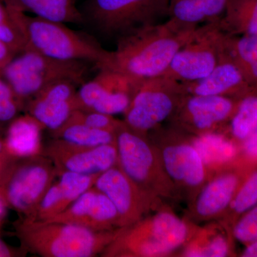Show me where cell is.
Returning a JSON list of instances; mask_svg holds the SVG:
<instances>
[{"label":"cell","instance_id":"6","mask_svg":"<svg viewBox=\"0 0 257 257\" xmlns=\"http://www.w3.org/2000/svg\"><path fill=\"white\" fill-rule=\"evenodd\" d=\"M91 67L96 66L87 61L57 60L26 50L10 61L1 77L25 109L29 100L54 83L70 81L79 87L87 81Z\"/></svg>","mask_w":257,"mask_h":257},{"label":"cell","instance_id":"3","mask_svg":"<svg viewBox=\"0 0 257 257\" xmlns=\"http://www.w3.org/2000/svg\"><path fill=\"white\" fill-rule=\"evenodd\" d=\"M22 248L43 257H92L101 254L120 228L96 231L67 223L20 216L14 224Z\"/></svg>","mask_w":257,"mask_h":257},{"label":"cell","instance_id":"4","mask_svg":"<svg viewBox=\"0 0 257 257\" xmlns=\"http://www.w3.org/2000/svg\"><path fill=\"white\" fill-rule=\"evenodd\" d=\"M8 9L23 34L26 50L57 60L87 61L98 69L105 63L109 50L91 35L74 31L64 23Z\"/></svg>","mask_w":257,"mask_h":257},{"label":"cell","instance_id":"38","mask_svg":"<svg viewBox=\"0 0 257 257\" xmlns=\"http://www.w3.org/2000/svg\"><path fill=\"white\" fill-rule=\"evenodd\" d=\"M8 209L10 208L8 207V203L5 199L1 187H0V230H1L2 226L6 219Z\"/></svg>","mask_w":257,"mask_h":257},{"label":"cell","instance_id":"37","mask_svg":"<svg viewBox=\"0 0 257 257\" xmlns=\"http://www.w3.org/2000/svg\"><path fill=\"white\" fill-rule=\"evenodd\" d=\"M15 56V54L2 42H0V76L5 66L9 63Z\"/></svg>","mask_w":257,"mask_h":257},{"label":"cell","instance_id":"27","mask_svg":"<svg viewBox=\"0 0 257 257\" xmlns=\"http://www.w3.org/2000/svg\"><path fill=\"white\" fill-rule=\"evenodd\" d=\"M257 126V88L239 99L232 117L225 128V135L242 143Z\"/></svg>","mask_w":257,"mask_h":257},{"label":"cell","instance_id":"12","mask_svg":"<svg viewBox=\"0 0 257 257\" xmlns=\"http://www.w3.org/2000/svg\"><path fill=\"white\" fill-rule=\"evenodd\" d=\"M239 99L187 94L167 121L173 127L192 136L224 133Z\"/></svg>","mask_w":257,"mask_h":257},{"label":"cell","instance_id":"35","mask_svg":"<svg viewBox=\"0 0 257 257\" xmlns=\"http://www.w3.org/2000/svg\"><path fill=\"white\" fill-rule=\"evenodd\" d=\"M245 156L251 160H257V126L242 143Z\"/></svg>","mask_w":257,"mask_h":257},{"label":"cell","instance_id":"15","mask_svg":"<svg viewBox=\"0 0 257 257\" xmlns=\"http://www.w3.org/2000/svg\"><path fill=\"white\" fill-rule=\"evenodd\" d=\"M246 177L234 164L213 174L188 203L186 219L197 224L220 219Z\"/></svg>","mask_w":257,"mask_h":257},{"label":"cell","instance_id":"9","mask_svg":"<svg viewBox=\"0 0 257 257\" xmlns=\"http://www.w3.org/2000/svg\"><path fill=\"white\" fill-rule=\"evenodd\" d=\"M58 170L42 155L16 159L0 178L8 207L23 216L34 217Z\"/></svg>","mask_w":257,"mask_h":257},{"label":"cell","instance_id":"31","mask_svg":"<svg viewBox=\"0 0 257 257\" xmlns=\"http://www.w3.org/2000/svg\"><path fill=\"white\" fill-rule=\"evenodd\" d=\"M234 239L245 245L257 241V206L243 213L231 226Z\"/></svg>","mask_w":257,"mask_h":257},{"label":"cell","instance_id":"2","mask_svg":"<svg viewBox=\"0 0 257 257\" xmlns=\"http://www.w3.org/2000/svg\"><path fill=\"white\" fill-rule=\"evenodd\" d=\"M199 224L179 217L167 205L120 228L101 253L105 257H162L177 254Z\"/></svg>","mask_w":257,"mask_h":257},{"label":"cell","instance_id":"22","mask_svg":"<svg viewBox=\"0 0 257 257\" xmlns=\"http://www.w3.org/2000/svg\"><path fill=\"white\" fill-rule=\"evenodd\" d=\"M229 0H170L167 20L186 30L222 18Z\"/></svg>","mask_w":257,"mask_h":257},{"label":"cell","instance_id":"7","mask_svg":"<svg viewBox=\"0 0 257 257\" xmlns=\"http://www.w3.org/2000/svg\"><path fill=\"white\" fill-rule=\"evenodd\" d=\"M115 138L117 165L142 192L162 203L179 200L156 147L148 135L134 131L122 121L115 131Z\"/></svg>","mask_w":257,"mask_h":257},{"label":"cell","instance_id":"21","mask_svg":"<svg viewBox=\"0 0 257 257\" xmlns=\"http://www.w3.org/2000/svg\"><path fill=\"white\" fill-rule=\"evenodd\" d=\"M229 233L231 229L221 220L206 223L196 230L188 242L176 256L225 257L232 254Z\"/></svg>","mask_w":257,"mask_h":257},{"label":"cell","instance_id":"8","mask_svg":"<svg viewBox=\"0 0 257 257\" xmlns=\"http://www.w3.org/2000/svg\"><path fill=\"white\" fill-rule=\"evenodd\" d=\"M179 199L189 203L210 177L190 135L173 126H161L148 134Z\"/></svg>","mask_w":257,"mask_h":257},{"label":"cell","instance_id":"14","mask_svg":"<svg viewBox=\"0 0 257 257\" xmlns=\"http://www.w3.org/2000/svg\"><path fill=\"white\" fill-rule=\"evenodd\" d=\"M94 187L114 204L120 228L133 224L165 205L142 192L117 165L98 176Z\"/></svg>","mask_w":257,"mask_h":257},{"label":"cell","instance_id":"23","mask_svg":"<svg viewBox=\"0 0 257 257\" xmlns=\"http://www.w3.org/2000/svg\"><path fill=\"white\" fill-rule=\"evenodd\" d=\"M43 130V126L30 114L19 115L5 128V143L10 153L16 159L42 155Z\"/></svg>","mask_w":257,"mask_h":257},{"label":"cell","instance_id":"32","mask_svg":"<svg viewBox=\"0 0 257 257\" xmlns=\"http://www.w3.org/2000/svg\"><path fill=\"white\" fill-rule=\"evenodd\" d=\"M23 109L21 103L0 76V130H5Z\"/></svg>","mask_w":257,"mask_h":257},{"label":"cell","instance_id":"24","mask_svg":"<svg viewBox=\"0 0 257 257\" xmlns=\"http://www.w3.org/2000/svg\"><path fill=\"white\" fill-rule=\"evenodd\" d=\"M194 147L207 167L210 177L213 174L236 162L239 148L236 142L223 133L190 135Z\"/></svg>","mask_w":257,"mask_h":257},{"label":"cell","instance_id":"33","mask_svg":"<svg viewBox=\"0 0 257 257\" xmlns=\"http://www.w3.org/2000/svg\"><path fill=\"white\" fill-rule=\"evenodd\" d=\"M0 42L15 55L26 50V43L23 34L10 15L8 20L0 23Z\"/></svg>","mask_w":257,"mask_h":257},{"label":"cell","instance_id":"29","mask_svg":"<svg viewBox=\"0 0 257 257\" xmlns=\"http://www.w3.org/2000/svg\"><path fill=\"white\" fill-rule=\"evenodd\" d=\"M257 206V170L248 175L235 194L232 202L222 217V221L231 229L239 216Z\"/></svg>","mask_w":257,"mask_h":257},{"label":"cell","instance_id":"11","mask_svg":"<svg viewBox=\"0 0 257 257\" xmlns=\"http://www.w3.org/2000/svg\"><path fill=\"white\" fill-rule=\"evenodd\" d=\"M226 35L220 19L198 27L162 75L181 82H194L207 77L219 62Z\"/></svg>","mask_w":257,"mask_h":257},{"label":"cell","instance_id":"40","mask_svg":"<svg viewBox=\"0 0 257 257\" xmlns=\"http://www.w3.org/2000/svg\"><path fill=\"white\" fill-rule=\"evenodd\" d=\"M10 18V13L5 4V0H0V23Z\"/></svg>","mask_w":257,"mask_h":257},{"label":"cell","instance_id":"26","mask_svg":"<svg viewBox=\"0 0 257 257\" xmlns=\"http://www.w3.org/2000/svg\"><path fill=\"white\" fill-rule=\"evenodd\" d=\"M220 23L229 35L257 37V0H229Z\"/></svg>","mask_w":257,"mask_h":257},{"label":"cell","instance_id":"17","mask_svg":"<svg viewBox=\"0 0 257 257\" xmlns=\"http://www.w3.org/2000/svg\"><path fill=\"white\" fill-rule=\"evenodd\" d=\"M77 84L70 81L54 83L26 103L25 109L51 133L67 123L77 109Z\"/></svg>","mask_w":257,"mask_h":257},{"label":"cell","instance_id":"16","mask_svg":"<svg viewBox=\"0 0 257 257\" xmlns=\"http://www.w3.org/2000/svg\"><path fill=\"white\" fill-rule=\"evenodd\" d=\"M43 154L52 160L57 170L80 175L99 176L118 163L116 143L84 147L54 139L44 149Z\"/></svg>","mask_w":257,"mask_h":257},{"label":"cell","instance_id":"28","mask_svg":"<svg viewBox=\"0 0 257 257\" xmlns=\"http://www.w3.org/2000/svg\"><path fill=\"white\" fill-rule=\"evenodd\" d=\"M51 135L54 139L78 147H94L116 143L114 133L79 123L67 122Z\"/></svg>","mask_w":257,"mask_h":257},{"label":"cell","instance_id":"13","mask_svg":"<svg viewBox=\"0 0 257 257\" xmlns=\"http://www.w3.org/2000/svg\"><path fill=\"white\" fill-rule=\"evenodd\" d=\"M95 77L79 86L76 92L77 109L103 114H124L139 81L108 69H99Z\"/></svg>","mask_w":257,"mask_h":257},{"label":"cell","instance_id":"34","mask_svg":"<svg viewBox=\"0 0 257 257\" xmlns=\"http://www.w3.org/2000/svg\"><path fill=\"white\" fill-rule=\"evenodd\" d=\"M5 130H0V178L16 158L10 153L5 140Z\"/></svg>","mask_w":257,"mask_h":257},{"label":"cell","instance_id":"25","mask_svg":"<svg viewBox=\"0 0 257 257\" xmlns=\"http://www.w3.org/2000/svg\"><path fill=\"white\" fill-rule=\"evenodd\" d=\"M7 8L61 23L82 25V17L74 0H5Z\"/></svg>","mask_w":257,"mask_h":257},{"label":"cell","instance_id":"1","mask_svg":"<svg viewBox=\"0 0 257 257\" xmlns=\"http://www.w3.org/2000/svg\"><path fill=\"white\" fill-rule=\"evenodd\" d=\"M196 29L180 28L167 20L144 29L116 42L100 69H110L135 81L162 75Z\"/></svg>","mask_w":257,"mask_h":257},{"label":"cell","instance_id":"36","mask_svg":"<svg viewBox=\"0 0 257 257\" xmlns=\"http://www.w3.org/2000/svg\"><path fill=\"white\" fill-rule=\"evenodd\" d=\"M25 250L17 249L13 246H10L5 242L4 240L2 239L0 236V257H15L23 256L25 252H23Z\"/></svg>","mask_w":257,"mask_h":257},{"label":"cell","instance_id":"18","mask_svg":"<svg viewBox=\"0 0 257 257\" xmlns=\"http://www.w3.org/2000/svg\"><path fill=\"white\" fill-rule=\"evenodd\" d=\"M46 221L77 225L96 231L120 228L114 204L94 187L83 193L65 210Z\"/></svg>","mask_w":257,"mask_h":257},{"label":"cell","instance_id":"30","mask_svg":"<svg viewBox=\"0 0 257 257\" xmlns=\"http://www.w3.org/2000/svg\"><path fill=\"white\" fill-rule=\"evenodd\" d=\"M67 122L79 123L98 130L114 133L122 122L112 115L103 114L98 111L77 109L72 113Z\"/></svg>","mask_w":257,"mask_h":257},{"label":"cell","instance_id":"19","mask_svg":"<svg viewBox=\"0 0 257 257\" xmlns=\"http://www.w3.org/2000/svg\"><path fill=\"white\" fill-rule=\"evenodd\" d=\"M187 93L195 95L223 96L241 99L256 88L250 85L226 49L207 77L192 82H182Z\"/></svg>","mask_w":257,"mask_h":257},{"label":"cell","instance_id":"20","mask_svg":"<svg viewBox=\"0 0 257 257\" xmlns=\"http://www.w3.org/2000/svg\"><path fill=\"white\" fill-rule=\"evenodd\" d=\"M97 177L58 171L57 178L44 196L34 217L48 220L60 214L83 193L94 187Z\"/></svg>","mask_w":257,"mask_h":257},{"label":"cell","instance_id":"39","mask_svg":"<svg viewBox=\"0 0 257 257\" xmlns=\"http://www.w3.org/2000/svg\"><path fill=\"white\" fill-rule=\"evenodd\" d=\"M241 256L257 257V241L246 245V248L241 253Z\"/></svg>","mask_w":257,"mask_h":257},{"label":"cell","instance_id":"10","mask_svg":"<svg viewBox=\"0 0 257 257\" xmlns=\"http://www.w3.org/2000/svg\"><path fill=\"white\" fill-rule=\"evenodd\" d=\"M187 94L183 83L165 75L139 81L123 121L134 131L148 135L168 121Z\"/></svg>","mask_w":257,"mask_h":257},{"label":"cell","instance_id":"5","mask_svg":"<svg viewBox=\"0 0 257 257\" xmlns=\"http://www.w3.org/2000/svg\"><path fill=\"white\" fill-rule=\"evenodd\" d=\"M170 0H86L82 25L99 38L116 43L168 18Z\"/></svg>","mask_w":257,"mask_h":257}]
</instances>
